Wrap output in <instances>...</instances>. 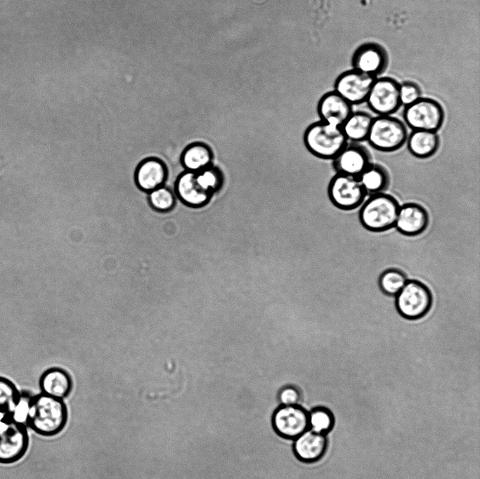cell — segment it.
I'll return each instance as SVG.
<instances>
[{"mask_svg":"<svg viewBox=\"0 0 480 479\" xmlns=\"http://www.w3.org/2000/svg\"><path fill=\"white\" fill-rule=\"evenodd\" d=\"M408 127L392 115L374 117L367 138L369 145L382 152H393L401 149L406 143Z\"/></svg>","mask_w":480,"mask_h":479,"instance_id":"cell-4","label":"cell"},{"mask_svg":"<svg viewBox=\"0 0 480 479\" xmlns=\"http://www.w3.org/2000/svg\"><path fill=\"white\" fill-rule=\"evenodd\" d=\"M399 206L397 199L385 192L368 195L360 206L359 221L368 231H387L395 226Z\"/></svg>","mask_w":480,"mask_h":479,"instance_id":"cell-2","label":"cell"},{"mask_svg":"<svg viewBox=\"0 0 480 479\" xmlns=\"http://www.w3.org/2000/svg\"><path fill=\"white\" fill-rule=\"evenodd\" d=\"M395 305L403 317L410 320H418L430 310L432 294L427 286L422 282L408 280L396 296Z\"/></svg>","mask_w":480,"mask_h":479,"instance_id":"cell-7","label":"cell"},{"mask_svg":"<svg viewBox=\"0 0 480 479\" xmlns=\"http://www.w3.org/2000/svg\"><path fill=\"white\" fill-rule=\"evenodd\" d=\"M275 431L286 438H296L309 429V412L297 405H282L273 416Z\"/></svg>","mask_w":480,"mask_h":479,"instance_id":"cell-13","label":"cell"},{"mask_svg":"<svg viewBox=\"0 0 480 479\" xmlns=\"http://www.w3.org/2000/svg\"><path fill=\"white\" fill-rule=\"evenodd\" d=\"M337 173L358 178L372 163L368 149L359 143L348 142L332 159Z\"/></svg>","mask_w":480,"mask_h":479,"instance_id":"cell-12","label":"cell"},{"mask_svg":"<svg viewBox=\"0 0 480 479\" xmlns=\"http://www.w3.org/2000/svg\"><path fill=\"white\" fill-rule=\"evenodd\" d=\"M332 425L330 413L323 408H317L309 413V428L318 433L324 434Z\"/></svg>","mask_w":480,"mask_h":479,"instance_id":"cell-28","label":"cell"},{"mask_svg":"<svg viewBox=\"0 0 480 479\" xmlns=\"http://www.w3.org/2000/svg\"><path fill=\"white\" fill-rule=\"evenodd\" d=\"M67 420V411L63 400L41 393L32 395L27 426L43 436L59 433Z\"/></svg>","mask_w":480,"mask_h":479,"instance_id":"cell-1","label":"cell"},{"mask_svg":"<svg viewBox=\"0 0 480 479\" xmlns=\"http://www.w3.org/2000/svg\"><path fill=\"white\" fill-rule=\"evenodd\" d=\"M403 122L411 130L438 131L443 126L445 112L436 100L422 96L406 105L403 111Z\"/></svg>","mask_w":480,"mask_h":479,"instance_id":"cell-6","label":"cell"},{"mask_svg":"<svg viewBox=\"0 0 480 479\" xmlns=\"http://www.w3.org/2000/svg\"><path fill=\"white\" fill-rule=\"evenodd\" d=\"M368 195L384 192L390 184L387 169L380 164L372 163L358 177Z\"/></svg>","mask_w":480,"mask_h":479,"instance_id":"cell-23","label":"cell"},{"mask_svg":"<svg viewBox=\"0 0 480 479\" xmlns=\"http://www.w3.org/2000/svg\"><path fill=\"white\" fill-rule=\"evenodd\" d=\"M327 195L332 204L343 211L360 207L368 196L358 178L337 173L329 182Z\"/></svg>","mask_w":480,"mask_h":479,"instance_id":"cell-8","label":"cell"},{"mask_svg":"<svg viewBox=\"0 0 480 479\" xmlns=\"http://www.w3.org/2000/svg\"><path fill=\"white\" fill-rule=\"evenodd\" d=\"M409 152L417 159H428L434 156L440 146V138L436 131L412 130L406 143Z\"/></svg>","mask_w":480,"mask_h":479,"instance_id":"cell-19","label":"cell"},{"mask_svg":"<svg viewBox=\"0 0 480 479\" xmlns=\"http://www.w3.org/2000/svg\"><path fill=\"white\" fill-rule=\"evenodd\" d=\"M20 397V393L15 383L0 376V416H11Z\"/></svg>","mask_w":480,"mask_h":479,"instance_id":"cell-25","label":"cell"},{"mask_svg":"<svg viewBox=\"0 0 480 479\" xmlns=\"http://www.w3.org/2000/svg\"><path fill=\"white\" fill-rule=\"evenodd\" d=\"M365 103L376 116L394 114L402 105L400 83L392 77L376 78Z\"/></svg>","mask_w":480,"mask_h":479,"instance_id":"cell-9","label":"cell"},{"mask_svg":"<svg viewBox=\"0 0 480 479\" xmlns=\"http://www.w3.org/2000/svg\"><path fill=\"white\" fill-rule=\"evenodd\" d=\"M41 393L63 400L72 389V381L68 374L58 368L50 369L39 379Z\"/></svg>","mask_w":480,"mask_h":479,"instance_id":"cell-21","label":"cell"},{"mask_svg":"<svg viewBox=\"0 0 480 479\" xmlns=\"http://www.w3.org/2000/svg\"><path fill=\"white\" fill-rule=\"evenodd\" d=\"M167 176L166 164L157 157L143 159L136 167L134 175L137 187L148 193L164 185Z\"/></svg>","mask_w":480,"mask_h":479,"instance_id":"cell-16","label":"cell"},{"mask_svg":"<svg viewBox=\"0 0 480 479\" xmlns=\"http://www.w3.org/2000/svg\"><path fill=\"white\" fill-rule=\"evenodd\" d=\"M151 207L160 212L171 211L176 205V195L170 188L162 185L148 192Z\"/></svg>","mask_w":480,"mask_h":479,"instance_id":"cell-27","label":"cell"},{"mask_svg":"<svg viewBox=\"0 0 480 479\" xmlns=\"http://www.w3.org/2000/svg\"><path fill=\"white\" fill-rule=\"evenodd\" d=\"M408 282L404 272L396 268L384 270L379 277V287L388 296H396Z\"/></svg>","mask_w":480,"mask_h":479,"instance_id":"cell-26","label":"cell"},{"mask_svg":"<svg viewBox=\"0 0 480 479\" xmlns=\"http://www.w3.org/2000/svg\"><path fill=\"white\" fill-rule=\"evenodd\" d=\"M174 193L183 204L193 209L205 206L213 197L198 185L195 172L185 170L175 181Z\"/></svg>","mask_w":480,"mask_h":479,"instance_id":"cell-15","label":"cell"},{"mask_svg":"<svg viewBox=\"0 0 480 479\" xmlns=\"http://www.w3.org/2000/svg\"><path fill=\"white\" fill-rule=\"evenodd\" d=\"M213 159L212 150L202 142L188 145L181 155V163L184 170L195 173L212 165Z\"/></svg>","mask_w":480,"mask_h":479,"instance_id":"cell-20","label":"cell"},{"mask_svg":"<svg viewBox=\"0 0 480 479\" xmlns=\"http://www.w3.org/2000/svg\"><path fill=\"white\" fill-rule=\"evenodd\" d=\"M306 149L323 159H333L348 143L341 126L318 121L310 124L304 133Z\"/></svg>","mask_w":480,"mask_h":479,"instance_id":"cell-3","label":"cell"},{"mask_svg":"<svg viewBox=\"0 0 480 479\" xmlns=\"http://www.w3.org/2000/svg\"><path fill=\"white\" fill-rule=\"evenodd\" d=\"M389 55L381 44L365 42L361 44L352 54V69L375 78L379 77L387 68Z\"/></svg>","mask_w":480,"mask_h":479,"instance_id":"cell-10","label":"cell"},{"mask_svg":"<svg viewBox=\"0 0 480 479\" xmlns=\"http://www.w3.org/2000/svg\"><path fill=\"white\" fill-rule=\"evenodd\" d=\"M326 446L327 441L324 434L309 428L294 438V451L300 460L313 462L323 455Z\"/></svg>","mask_w":480,"mask_h":479,"instance_id":"cell-18","label":"cell"},{"mask_svg":"<svg viewBox=\"0 0 480 479\" xmlns=\"http://www.w3.org/2000/svg\"><path fill=\"white\" fill-rule=\"evenodd\" d=\"M317 111L320 120L342 126L352 113L353 105L335 91L324 94L318 101Z\"/></svg>","mask_w":480,"mask_h":479,"instance_id":"cell-17","label":"cell"},{"mask_svg":"<svg viewBox=\"0 0 480 479\" xmlns=\"http://www.w3.org/2000/svg\"><path fill=\"white\" fill-rule=\"evenodd\" d=\"M195 178L198 185L213 196L222 188L224 183L222 171L214 164L196 172Z\"/></svg>","mask_w":480,"mask_h":479,"instance_id":"cell-24","label":"cell"},{"mask_svg":"<svg viewBox=\"0 0 480 479\" xmlns=\"http://www.w3.org/2000/svg\"><path fill=\"white\" fill-rule=\"evenodd\" d=\"M279 400L282 405H297L300 401L299 391L292 386L285 387L279 393Z\"/></svg>","mask_w":480,"mask_h":479,"instance_id":"cell-30","label":"cell"},{"mask_svg":"<svg viewBox=\"0 0 480 479\" xmlns=\"http://www.w3.org/2000/svg\"><path fill=\"white\" fill-rule=\"evenodd\" d=\"M420 87L411 81L400 83V97L402 105H410L422 97Z\"/></svg>","mask_w":480,"mask_h":479,"instance_id":"cell-29","label":"cell"},{"mask_svg":"<svg viewBox=\"0 0 480 479\" xmlns=\"http://www.w3.org/2000/svg\"><path fill=\"white\" fill-rule=\"evenodd\" d=\"M429 223L427 210L416 202L400 204L394 228L401 234L415 237L423 233Z\"/></svg>","mask_w":480,"mask_h":479,"instance_id":"cell-14","label":"cell"},{"mask_svg":"<svg viewBox=\"0 0 480 479\" xmlns=\"http://www.w3.org/2000/svg\"><path fill=\"white\" fill-rule=\"evenodd\" d=\"M373 118L369 112L353 111L341 126L348 142L366 141Z\"/></svg>","mask_w":480,"mask_h":479,"instance_id":"cell-22","label":"cell"},{"mask_svg":"<svg viewBox=\"0 0 480 479\" xmlns=\"http://www.w3.org/2000/svg\"><path fill=\"white\" fill-rule=\"evenodd\" d=\"M376 78L353 69L340 74L335 80L334 91L353 106L365 103Z\"/></svg>","mask_w":480,"mask_h":479,"instance_id":"cell-11","label":"cell"},{"mask_svg":"<svg viewBox=\"0 0 480 479\" xmlns=\"http://www.w3.org/2000/svg\"><path fill=\"white\" fill-rule=\"evenodd\" d=\"M27 428L11 416H0V464H13L25 456L30 443Z\"/></svg>","mask_w":480,"mask_h":479,"instance_id":"cell-5","label":"cell"}]
</instances>
